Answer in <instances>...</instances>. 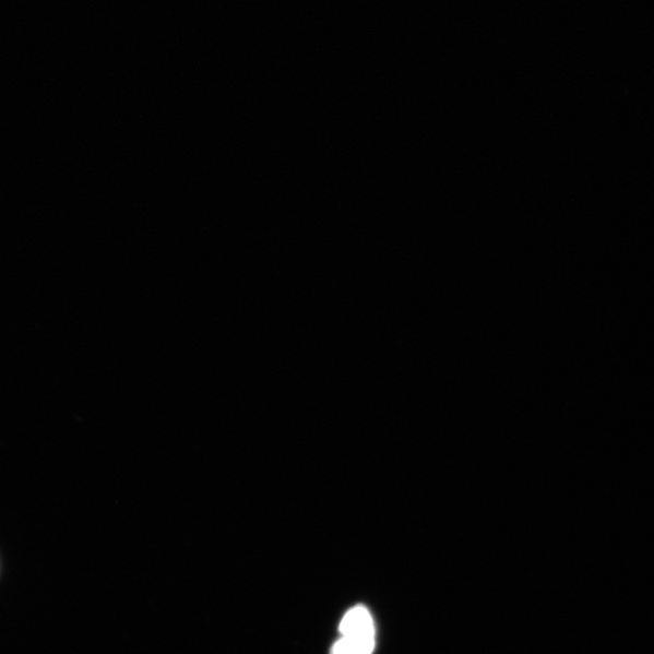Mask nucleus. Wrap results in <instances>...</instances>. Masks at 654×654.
<instances>
[{"mask_svg": "<svg viewBox=\"0 0 654 654\" xmlns=\"http://www.w3.org/2000/svg\"><path fill=\"white\" fill-rule=\"evenodd\" d=\"M374 645V633L345 634L335 642L330 654H371Z\"/></svg>", "mask_w": 654, "mask_h": 654, "instance_id": "obj_2", "label": "nucleus"}, {"mask_svg": "<svg viewBox=\"0 0 654 654\" xmlns=\"http://www.w3.org/2000/svg\"><path fill=\"white\" fill-rule=\"evenodd\" d=\"M341 635L374 633V625L369 609L365 606H357L343 617L340 625Z\"/></svg>", "mask_w": 654, "mask_h": 654, "instance_id": "obj_1", "label": "nucleus"}]
</instances>
